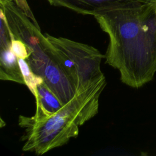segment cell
<instances>
[{"label": "cell", "instance_id": "obj_1", "mask_svg": "<svg viewBox=\"0 0 156 156\" xmlns=\"http://www.w3.org/2000/svg\"><path fill=\"white\" fill-rule=\"evenodd\" d=\"M109 37L105 62L124 84L139 88L156 73V0L139 2L94 15Z\"/></svg>", "mask_w": 156, "mask_h": 156}, {"label": "cell", "instance_id": "obj_2", "mask_svg": "<svg viewBox=\"0 0 156 156\" xmlns=\"http://www.w3.org/2000/svg\"><path fill=\"white\" fill-rule=\"evenodd\" d=\"M107 85L105 77L93 83L50 116L35 118L20 115L18 125L24 129L23 151L41 155L63 146L79 135V126L93 118L99 110L101 94Z\"/></svg>", "mask_w": 156, "mask_h": 156}, {"label": "cell", "instance_id": "obj_3", "mask_svg": "<svg viewBox=\"0 0 156 156\" xmlns=\"http://www.w3.org/2000/svg\"><path fill=\"white\" fill-rule=\"evenodd\" d=\"M46 51L63 70L77 93L83 91L104 76L101 62L105 58L95 48L63 37L45 34Z\"/></svg>", "mask_w": 156, "mask_h": 156}, {"label": "cell", "instance_id": "obj_4", "mask_svg": "<svg viewBox=\"0 0 156 156\" xmlns=\"http://www.w3.org/2000/svg\"><path fill=\"white\" fill-rule=\"evenodd\" d=\"M0 10L5 16L10 37L20 40L34 50L31 54L43 57L48 54L45 35L12 0H0Z\"/></svg>", "mask_w": 156, "mask_h": 156}, {"label": "cell", "instance_id": "obj_5", "mask_svg": "<svg viewBox=\"0 0 156 156\" xmlns=\"http://www.w3.org/2000/svg\"><path fill=\"white\" fill-rule=\"evenodd\" d=\"M40 76L63 105L70 101L77 93L65 73L51 56Z\"/></svg>", "mask_w": 156, "mask_h": 156}, {"label": "cell", "instance_id": "obj_6", "mask_svg": "<svg viewBox=\"0 0 156 156\" xmlns=\"http://www.w3.org/2000/svg\"><path fill=\"white\" fill-rule=\"evenodd\" d=\"M150 1L154 0H48L52 5L65 7L80 14L93 16L105 10Z\"/></svg>", "mask_w": 156, "mask_h": 156}, {"label": "cell", "instance_id": "obj_7", "mask_svg": "<svg viewBox=\"0 0 156 156\" xmlns=\"http://www.w3.org/2000/svg\"><path fill=\"white\" fill-rule=\"evenodd\" d=\"M34 97L36 101L35 118L50 116L64 105L49 89L44 80L37 85Z\"/></svg>", "mask_w": 156, "mask_h": 156}, {"label": "cell", "instance_id": "obj_8", "mask_svg": "<svg viewBox=\"0 0 156 156\" xmlns=\"http://www.w3.org/2000/svg\"><path fill=\"white\" fill-rule=\"evenodd\" d=\"M0 79L20 84H24V77L18 60L17 56L13 52L11 46L0 48Z\"/></svg>", "mask_w": 156, "mask_h": 156}, {"label": "cell", "instance_id": "obj_9", "mask_svg": "<svg viewBox=\"0 0 156 156\" xmlns=\"http://www.w3.org/2000/svg\"><path fill=\"white\" fill-rule=\"evenodd\" d=\"M18 60L24 77V85L28 87L30 92L34 95L37 85L43 82V79L41 77L35 74L33 72L26 60L18 58Z\"/></svg>", "mask_w": 156, "mask_h": 156}, {"label": "cell", "instance_id": "obj_10", "mask_svg": "<svg viewBox=\"0 0 156 156\" xmlns=\"http://www.w3.org/2000/svg\"><path fill=\"white\" fill-rule=\"evenodd\" d=\"M11 48L18 58L27 60L34 52L29 46L20 40L11 38Z\"/></svg>", "mask_w": 156, "mask_h": 156}, {"label": "cell", "instance_id": "obj_11", "mask_svg": "<svg viewBox=\"0 0 156 156\" xmlns=\"http://www.w3.org/2000/svg\"><path fill=\"white\" fill-rule=\"evenodd\" d=\"M1 20V33H0V48H7L11 46V37L10 31L4 15L0 10Z\"/></svg>", "mask_w": 156, "mask_h": 156}, {"label": "cell", "instance_id": "obj_12", "mask_svg": "<svg viewBox=\"0 0 156 156\" xmlns=\"http://www.w3.org/2000/svg\"><path fill=\"white\" fill-rule=\"evenodd\" d=\"M18 7H19L26 15L32 21V22L38 27L40 28L39 25L36 20V19L34 17V15L32 13V10H30L29 5L27 4V2L26 0H12Z\"/></svg>", "mask_w": 156, "mask_h": 156}]
</instances>
